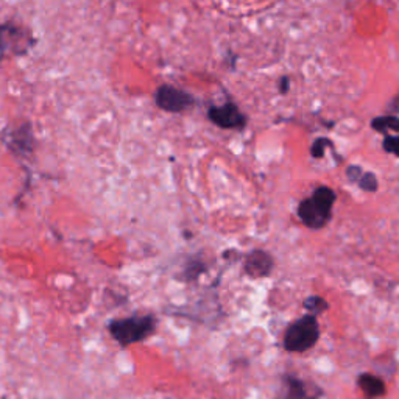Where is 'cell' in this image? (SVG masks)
I'll list each match as a JSON object with an SVG mask.
<instances>
[{
	"instance_id": "obj_1",
	"label": "cell",
	"mask_w": 399,
	"mask_h": 399,
	"mask_svg": "<svg viewBox=\"0 0 399 399\" xmlns=\"http://www.w3.org/2000/svg\"><path fill=\"white\" fill-rule=\"evenodd\" d=\"M335 202V194L329 187H318L314 195L300 204L298 214L305 225L312 229H320L331 217Z\"/></svg>"
},
{
	"instance_id": "obj_2",
	"label": "cell",
	"mask_w": 399,
	"mask_h": 399,
	"mask_svg": "<svg viewBox=\"0 0 399 399\" xmlns=\"http://www.w3.org/2000/svg\"><path fill=\"white\" fill-rule=\"evenodd\" d=\"M155 318L150 315L129 317L109 323V332L122 346H129L147 339L155 331Z\"/></svg>"
},
{
	"instance_id": "obj_3",
	"label": "cell",
	"mask_w": 399,
	"mask_h": 399,
	"mask_svg": "<svg viewBox=\"0 0 399 399\" xmlns=\"http://www.w3.org/2000/svg\"><path fill=\"white\" fill-rule=\"evenodd\" d=\"M320 335L315 315H306L295 322L284 335V346L292 353H302L315 345Z\"/></svg>"
},
{
	"instance_id": "obj_4",
	"label": "cell",
	"mask_w": 399,
	"mask_h": 399,
	"mask_svg": "<svg viewBox=\"0 0 399 399\" xmlns=\"http://www.w3.org/2000/svg\"><path fill=\"white\" fill-rule=\"evenodd\" d=\"M155 99L156 105L164 111H169V113H181V111H186L195 103L192 95L170 84H163L159 87Z\"/></svg>"
},
{
	"instance_id": "obj_5",
	"label": "cell",
	"mask_w": 399,
	"mask_h": 399,
	"mask_svg": "<svg viewBox=\"0 0 399 399\" xmlns=\"http://www.w3.org/2000/svg\"><path fill=\"white\" fill-rule=\"evenodd\" d=\"M212 124L225 130H242L246 125V117L241 113L234 103H226L223 106H212L207 113Z\"/></svg>"
},
{
	"instance_id": "obj_6",
	"label": "cell",
	"mask_w": 399,
	"mask_h": 399,
	"mask_svg": "<svg viewBox=\"0 0 399 399\" xmlns=\"http://www.w3.org/2000/svg\"><path fill=\"white\" fill-rule=\"evenodd\" d=\"M31 45V36L28 31L11 23L0 26V52L21 53Z\"/></svg>"
},
{
	"instance_id": "obj_7",
	"label": "cell",
	"mask_w": 399,
	"mask_h": 399,
	"mask_svg": "<svg viewBox=\"0 0 399 399\" xmlns=\"http://www.w3.org/2000/svg\"><path fill=\"white\" fill-rule=\"evenodd\" d=\"M271 267H273V259L266 251H253L245 261V271L253 278L267 276Z\"/></svg>"
},
{
	"instance_id": "obj_8",
	"label": "cell",
	"mask_w": 399,
	"mask_h": 399,
	"mask_svg": "<svg viewBox=\"0 0 399 399\" xmlns=\"http://www.w3.org/2000/svg\"><path fill=\"white\" fill-rule=\"evenodd\" d=\"M359 387H361L366 396L378 398L386 393V386L379 378L373 376V374H362L359 378Z\"/></svg>"
},
{
	"instance_id": "obj_9",
	"label": "cell",
	"mask_w": 399,
	"mask_h": 399,
	"mask_svg": "<svg viewBox=\"0 0 399 399\" xmlns=\"http://www.w3.org/2000/svg\"><path fill=\"white\" fill-rule=\"evenodd\" d=\"M371 126L374 130H378L381 133H387V131H398L399 133V117L396 116H382V117H376L371 122Z\"/></svg>"
},
{
	"instance_id": "obj_10",
	"label": "cell",
	"mask_w": 399,
	"mask_h": 399,
	"mask_svg": "<svg viewBox=\"0 0 399 399\" xmlns=\"http://www.w3.org/2000/svg\"><path fill=\"white\" fill-rule=\"evenodd\" d=\"M287 384H289V396H290V399H309L307 398L309 392H307L305 384H302L301 381L289 378V382H287Z\"/></svg>"
},
{
	"instance_id": "obj_11",
	"label": "cell",
	"mask_w": 399,
	"mask_h": 399,
	"mask_svg": "<svg viewBox=\"0 0 399 399\" xmlns=\"http://www.w3.org/2000/svg\"><path fill=\"white\" fill-rule=\"evenodd\" d=\"M359 185H361L364 190H368V192L378 189V181L373 173H362L361 178H359Z\"/></svg>"
},
{
	"instance_id": "obj_12",
	"label": "cell",
	"mask_w": 399,
	"mask_h": 399,
	"mask_svg": "<svg viewBox=\"0 0 399 399\" xmlns=\"http://www.w3.org/2000/svg\"><path fill=\"white\" fill-rule=\"evenodd\" d=\"M306 307H307L309 310H312V315H315V314L323 312V310L326 309V302H324V300H322V298L312 297V298H309V300L306 301Z\"/></svg>"
},
{
	"instance_id": "obj_13",
	"label": "cell",
	"mask_w": 399,
	"mask_h": 399,
	"mask_svg": "<svg viewBox=\"0 0 399 399\" xmlns=\"http://www.w3.org/2000/svg\"><path fill=\"white\" fill-rule=\"evenodd\" d=\"M384 150L399 156V136H387L384 139Z\"/></svg>"
},
{
	"instance_id": "obj_14",
	"label": "cell",
	"mask_w": 399,
	"mask_h": 399,
	"mask_svg": "<svg viewBox=\"0 0 399 399\" xmlns=\"http://www.w3.org/2000/svg\"><path fill=\"white\" fill-rule=\"evenodd\" d=\"M328 143H331L328 139H317L315 141V143L312 146V155L315 156V158H322L323 156V153H324V147L328 146Z\"/></svg>"
},
{
	"instance_id": "obj_15",
	"label": "cell",
	"mask_w": 399,
	"mask_h": 399,
	"mask_svg": "<svg viewBox=\"0 0 399 399\" xmlns=\"http://www.w3.org/2000/svg\"><path fill=\"white\" fill-rule=\"evenodd\" d=\"M362 169H359V167L353 165V167H349L348 169V177L349 180H353V181H359V178H361V175H362Z\"/></svg>"
},
{
	"instance_id": "obj_16",
	"label": "cell",
	"mask_w": 399,
	"mask_h": 399,
	"mask_svg": "<svg viewBox=\"0 0 399 399\" xmlns=\"http://www.w3.org/2000/svg\"><path fill=\"white\" fill-rule=\"evenodd\" d=\"M289 84H290V80L287 78V77H284V78L281 80V92H283V94H285L287 91H289Z\"/></svg>"
},
{
	"instance_id": "obj_17",
	"label": "cell",
	"mask_w": 399,
	"mask_h": 399,
	"mask_svg": "<svg viewBox=\"0 0 399 399\" xmlns=\"http://www.w3.org/2000/svg\"><path fill=\"white\" fill-rule=\"evenodd\" d=\"M398 102H399V100H398Z\"/></svg>"
}]
</instances>
